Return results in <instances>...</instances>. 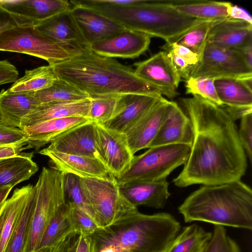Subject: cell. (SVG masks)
I'll return each instance as SVG.
<instances>
[{
	"instance_id": "18",
	"label": "cell",
	"mask_w": 252,
	"mask_h": 252,
	"mask_svg": "<svg viewBox=\"0 0 252 252\" xmlns=\"http://www.w3.org/2000/svg\"><path fill=\"white\" fill-rule=\"evenodd\" d=\"M39 153L49 158L51 168L64 174H72L80 178L105 179L111 176L103 163L96 158L64 154L45 148Z\"/></svg>"
},
{
	"instance_id": "49",
	"label": "cell",
	"mask_w": 252,
	"mask_h": 252,
	"mask_svg": "<svg viewBox=\"0 0 252 252\" xmlns=\"http://www.w3.org/2000/svg\"><path fill=\"white\" fill-rule=\"evenodd\" d=\"M16 26L10 14L0 5V34Z\"/></svg>"
},
{
	"instance_id": "42",
	"label": "cell",
	"mask_w": 252,
	"mask_h": 252,
	"mask_svg": "<svg viewBox=\"0 0 252 252\" xmlns=\"http://www.w3.org/2000/svg\"><path fill=\"white\" fill-rule=\"evenodd\" d=\"M238 134L241 144L252 163V112L241 117Z\"/></svg>"
},
{
	"instance_id": "24",
	"label": "cell",
	"mask_w": 252,
	"mask_h": 252,
	"mask_svg": "<svg viewBox=\"0 0 252 252\" xmlns=\"http://www.w3.org/2000/svg\"><path fill=\"white\" fill-rule=\"evenodd\" d=\"M90 121L83 117H71L49 120L25 127L27 141L36 149L51 143L74 127Z\"/></svg>"
},
{
	"instance_id": "6",
	"label": "cell",
	"mask_w": 252,
	"mask_h": 252,
	"mask_svg": "<svg viewBox=\"0 0 252 252\" xmlns=\"http://www.w3.org/2000/svg\"><path fill=\"white\" fill-rule=\"evenodd\" d=\"M80 183L89 207L105 232L130 224L142 216L123 194L114 177H80Z\"/></svg>"
},
{
	"instance_id": "46",
	"label": "cell",
	"mask_w": 252,
	"mask_h": 252,
	"mask_svg": "<svg viewBox=\"0 0 252 252\" xmlns=\"http://www.w3.org/2000/svg\"><path fill=\"white\" fill-rule=\"evenodd\" d=\"M16 66L7 60L0 61V85L14 83L18 78Z\"/></svg>"
},
{
	"instance_id": "54",
	"label": "cell",
	"mask_w": 252,
	"mask_h": 252,
	"mask_svg": "<svg viewBox=\"0 0 252 252\" xmlns=\"http://www.w3.org/2000/svg\"><path fill=\"white\" fill-rule=\"evenodd\" d=\"M49 251H36L34 252H48Z\"/></svg>"
},
{
	"instance_id": "19",
	"label": "cell",
	"mask_w": 252,
	"mask_h": 252,
	"mask_svg": "<svg viewBox=\"0 0 252 252\" xmlns=\"http://www.w3.org/2000/svg\"><path fill=\"white\" fill-rule=\"evenodd\" d=\"M135 74L144 81L173 93L181 81L166 51H160L148 59L134 64Z\"/></svg>"
},
{
	"instance_id": "14",
	"label": "cell",
	"mask_w": 252,
	"mask_h": 252,
	"mask_svg": "<svg viewBox=\"0 0 252 252\" xmlns=\"http://www.w3.org/2000/svg\"><path fill=\"white\" fill-rule=\"evenodd\" d=\"M214 84L221 107L234 121L252 112V78H219Z\"/></svg>"
},
{
	"instance_id": "15",
	"label": "cell",
	"mask_w": 252,
	"mask_h": 252,
	"mask_svg": "<svg viewBox=\"0 0 252 252\" xmlns=\"http://www.w3.org/2000/svg\"><path fill=\"white\" fill-rule=\"evenodd\" d=\"M150 42L151 37L148 34L126 29L91 45V49L96 55L105 58L134 59L148 49Z\"/></svg>"
},
{
	"instance_id": "40",
	"label": "cell",
	"mask_w": 252,
	"mask_h": 252,
	"mask_svg": "<svg viewBox=\"0 0 252 252\" xmlns=\"http://www.w3.org/2000/svg\"><path fill=\"white\" fill-rule=\"evenodd\" d=\"M214 80L210 78L190 77L186 80V93L198 95L222 106L216 91Z\"/></svg>"
},
{
	"instance_id": "32",
	"label": "cell",
	"mask_w": 252,
	"mask_h": 252,
	"mask_svg": "<svg viewBox=\"0 0 252 252\" xmlns=\"http://www.w3.org/2000/svg\"><path fill=\"white\" fill-rule=\"evenodd\" d=\"M212 233L193 224L184 227L165 252H203Z\"/></svg>"
},
{
	"instance_id": "45",
	"label": "cell",
	"mask_w": 252,
	"mask_h": 252,
	"mask_svg": "<svg viewBox=\"0 0 252 252\" xmlns=\"http://www.w3.org/2000/svg\"><path fill=\"white\" fill-rule=\"evenodd\" d=\"M72 245H69L66 252H98L96 240L92 236L78 235Z\"/></svg>"
},
{
	"instance_id": "5",
	"label": "cell",
	"mask_w": 252,
	"mask_h": 252,
	"mask_svg": "<svg viewBox=\"0 0 252 252\" xmlns=\"http://www.w3.org/2000/svg\"><path fill=\"white\" fill-rule=\"evenodd\" d=\"M116 231L104 232L98 252H165L181 229L171 214H143L141 218Z\"/></svg>"
},
{
	"instance_id": "10",
	"label": "cell",
	"mask_w": 252,
	"mask_h": 252,
	"mask_svg": "<svg viewBox=\"0 0 252 252\" xmlns=\"http://www.w3.org/2000/svg\"><path fill=\"white\" fill-rule=\"evenodd\" d=\"M190 77L250 78L252 68L238 50L207 43L198 63L192 68Z\"/></svg>"
},
{
	"instance_id": "48",
	"label": "cell",
	"mask_w": 252,
	"mask_h": 252,
	"mask_svg": "<svg viewBox=\"0 0 252 252\" xmlns=\"http://www.w3.org/2000/svg\"><path fill=\"white\" fill-rule=\"evenodd\" d=\"M30 148L32 147L27 141L13 145H0V159L17 156Z\"/></svg>"
},
{
	"instance_id": "37",
	"label": "cell",
	"mask_w": 252,
	"mask_h": 252,
	"mask_svg": "<svg viewBox=\"0 0 252 252\" xmlns=\"http://www.w3.org/2000/svg\"><path fill=\"white\" fill-rule=\"evenodd\" d=\"M217 21L201 22L185 32L174 43L187 47L200 58L207 44L210 30Z\"/></svg>"
},
{
	"instance_id": "16",
	"label": "cell",
	"mask_w": 252,
	"mask_h": 252,
	"mask_svg": "<svg viewBox=\"0 0 252 252\" xmlns=\"http://www.w3.org/2000/svg\"><path fill=\"white\" fill-rule=\"evenodd\" d=\"M169 101L162 96L125 134L131 153L149 148L162 124Z\"/></svg>"
},
{
	"instance_id": "31",
	"label": "cell",
	"mask_w": 252,
	"mask_h": 252,
	"mask_svg": "<svg viewBox=\"0 0 252 252\" xmlns=\"http://www.w3.org/2000/svg\"><path fill=\"white\" fill-rule=\"evenodd\" d=\"M40 105L51 103H70L89 99V95L76 87L57 77L54 84L45 89L33 92Z\"/></svg>"
},
{
	"instance_id": "12",
	"label": "cell",
	"mask_w": 252,
	"mask_h": 252,
	"mask_svg": "<svg viewBox=\"0 0 252 252\" xmlns=\"http://www.w3.org/2000/svg\"><path fill=\"white\" fill-rule=\"evenodd\" d=\"M0 5L10 14L17 26L22 27H36L72 7L67 0H0Z\"/></svg>"
},
{
	"instance_id": "44",
	"label": "cell",
	"mask_w": 252,
	"mask_h": 252,
	"mask_svg": "<svg viewBox=\"0 0 252 252\" xmlns=\"http://www.w3.org/2000/svg\"><path fill=\"white\" fill-rule=\"evenodd\" d=\"M161 48L166 52H171L184 60L190 66L193 67L199 61V56L187 47L173 43L163 45Z\"/></svg>"
},
{
	"instance_id": "38",
	"label": "cell",
	"mask_w": 252,
	"mask_h": 252,
	"mask_svg": "<svg viewBox=\"0 0 252 252\" xmlns=\"http://www.w3.org/2000/svg\"><path fill=\"white\" fill-rule=\"evenodd\" d=\"M66 206L76 235L93 236L97 232H105L101 226L73 203L67 202Z\"/></svg>"
},
{
	"instance_id": "43",
	"label": "cell",
	"mask_w": 252,
	"mask_h": 252,
	"mask_svg": "<svg viewBox=\"0 0 252 252\" xmlns=\"http://www.w3.org/2000/svg\"><path fill=\"white\" fill-rule=\"evenodd\" d=\"M26 141L25 133L22 129L8 126L0 119V145H13Z\"/></svg>"
},
{
	"instance_id": "23",
	"label": "cell",
	"mask_w": 252,
	"mask_h": 252,
	"mask_svg": "<svg viewBox=\"0 0 252 252\" xmlns=\"http://www.w3.org/2000/svg\"><path fill=\"white\" fill-rule=\"evenodd\" d=\"M167 180L134 182L119 186L121 191L134 206L162 209L170 196Z\"/></svg>"
},
{
	"instance_id": "13",
	"label": "cell",
	"mask_w": 252,
	"mask_h": 252,
	"mask_svg": "<svg viewBox=\"0 0 252 252\" xmlns=\"http://www.w3.org/2000/svg\"><path fill=\"white\" fill-rule=\"evenodd\" d=\"M36 28L66 51L71 57L91 50L70 10L44 21Z\"/></svg>"
},
{
	"instance_id": "27",
	"label": "cell",
	"mask_w": 252,
	"mask_h": 252,
	"mask_svg": "<svg viewBox=\"0 0 252 252\" xmlns=\"http://www.w3.org/2000/svg\"><path fill=\"white\" fill-rule=\"evenodd\" d=\"M161 95L130 94L124 95L122 110L103 125L125 133L156 103Z\"/></svg>"
},
{
	"instance_id": "21",
	"label": "cell",
	"mask_w": 252,
	"mask_h": 252,
	"mask_svg": "<svg viewBox=\"0 0 252 252\" xmlns=\"http://www.w3.org/2000/svg\"><path fill=\"white\" fill-rule=\"evenodd\" d=\"M94 136L95 124L90 121L69 130L51 142L45 149L64 154L99 158L95 149Z\"/></svg>"
},
{
	"instance_id": "47",
	"label": "cell",
	"mask_w": 252,
	"mask_h": 252,
	"mask_svg": "<svg viewBox=\"0 0 252 252\" xmlns=\"http://www.w3.org/2000/svg\"><path fill=\"white\" fill-rule=\"evenodd\" d=\"M172 64L180 76L186 80L190 77L192 66L184 60L171 52H166Z\"/></svg>"
},
{
	"instance_id": "51",
	"label": "cell",
	"mask_w": 252,
	"mask_h": 252,
	"mask_svg": "<svg viewBox=\"0 0 252 252\" xmlns=\"http://www.w3.org/2000/svg\"><path fill=\"white\" fill-rule=\"evenodd\" d=\"M73 236L74 235H69L64 236L53 246L48 252H66L70 243L71 239Z\"/></svg>"
},
{
	"instance_id": "33",
	"label": "cell",
	"mask_w": 252,
	"mask_h": 252,
	"mask_svg": "<svg viewBox=\"0 0 252 252\" xmlns=\"http://www.w3.org/2000/svg\"><path fill=\"white\" fill-rule=\"evenodd\" d=\"M57 79L50 65L26 70L8 89L11 93L36 92L51 86Z\"/></svg>"
},
{
	"instance_id": "30",
	"label": "cell",
	"mask_w": 252,
	"mask_h": 252,
	"mask_svg": "<svg viewBox=\"0 0 252 252\" xmlns=\"http://www.w3.org/2000/svg\"><path fill=\"white\" fill-rule=\"evenodd\" d=\"M170 4L181 14L203 21L228 17L232 5L229 2L206 0H170Z\"/></svg>"
},
{
	"instance_id": "20",
	"label": "cell",
	"mask_w": 252,
	"mask_h": 252,
	"mask_svg": "<svg viewBox=\"0 0 252 252\" xmlns=\"http://www.w3.org/2000/svg\"><path fill=\"white\" fill-rule=\"evenodd\" d=\"M71 6V13L82 34L90 46L126 29L114 20L92 9Z\"/></svg>"
},
{
	"instance_id": "35",
	"label": "cell",
	"mask_w": 252,
	"mask_h": 252,
	"mask_svg": "<svg viewBox=\"0 0 252 252\" xmlns=\"http://www.w3.org/2000/svg\"><path fill=\"white\" fill-rule=\"evenodd\" d=\"M88 118L95 123L104 125L122 109L124 95L91 96Z\"/></svg>"
},
{
	"instance_id": "3",
	"label": "cell",
	"mask_w": 252,
	"mask_h": 252,
	"mask_svg": "<svg viewBox=\"0 0 252 252\" xmlns=\"http://www.w3.org/2000/svg\"><path fill=\"white\" fill-rule=\"evenodd\" d=\"M186 223L203 221L252 229V190L240 180L202 185L179 206Z\"/></svg>"
},
{
	"instance_id": "39",
	"label": "cell",
	"mask_w": 252,
	"mask_h": 252,
	"mask_svg": "<svg viewBox=\"0 0 252 252\" xmlns=\"http://www.w3.org/2000/svg\"><path fill=\"white\" fill-rule=\"evenodd\" d=\"M63 187L66 199L67 198L68 200L67 202L73 203L101 226L84 197L80 186V177L72 174H64Z\"/></svg>"
},
{
	"instance_id": "25",
	"label": "cell",
	"mask_w": 252,
	"mask_h": 252,
	"mask_svg": "<svg viewBox=\"0 0 252 252\" xmlns=\"http://www.w3.org/2000/svg\"><path fill=\"white\" fill-rule=\"evenodd\" d=\"M40 105L33 92L0 93V119L8 126L20 128L23 120Z\"/></svg>"
},
{
	"instance_id": "9",
	"label": "cell",
	"mask_w": 252,
	"mask_h": 252,
	"mask_svg": "<svg viewBox=\"0 0 252 252\" xmlns=\"http://www.w3.org/2000/svg\"><path fill=\"white\" fill-rule=\"evenodd\" d=\"M0 51L38 57L50 65L71 58L66 51L34 27L16 26L0 33Z\"/></svg>"
},
{
	"instance_id": "52",
	"label": "cell",
	"mask_w": 252,
	"mask_h": 252,
	"mask_svg": "<svg viewBox=\"0 0 252 252\" xmlns=\"http://www.w3.org/2000/svg\"><path fill=\"white\" fill-rule=\"evenodd\" d=\"M248 65L252 68V43L237 50Z\"/></svg>"
},
{
	"instance_id": "29",
	"label": "cell",
	"mask_w": 252,
	"mask_h": 252,
	"mask_svg": "<svg viewBox=\"0 0 252 252\" xmlns=\"http://www.w3.org/2000/svg\"><path fill=\"white\" fill-rule=\"evenodd\" d=\"M32 153L0 159V187L12 186L27 180L38 170L32 158Z\"/></svg>"
},
{
	"instance_id": "7",
	"label": "cell",
	"mask_w": 252,
	"mask_h": 252,
	"mask_svg": "<svg viewBox=\"0 0 252 252\" xmlns=\"http://www.w3.org/2000/svg\"><path fill=\"white\" fill-rule=\"evenodd\" d=\"M64 173L43 167L36 185L35 199L31 217L25 252H34L50 221L66 204Z\"/></svg>"
},
{
	"instance_id": "11",
	"label": "cell",
	"mask_w": 252,
	"mask_h": 252,
	"mask_svg": "<svg viewBox=\"0 0 252 252\" xmlns=\"http://www.w3.org/2000/svg\"><path fill=\"white\" fill-rule=\"evenodd\" d=\"M95 124V146L99 158L110 176L118 179L129 168L134 155L125 133Z\"/></svg>"
},
{
	"instance_id": "26",
	"label": "cell",
	"mask_w": 252,
	"mask_h": 252,
	"mask_svg": "<svg viewBox=\"0 0 252 252\" xmlns=\"http://www.w3.org/2000/svg\"><path fill=\"white\" fill-rule=\"evenodd\" d=\"M34 191V186L31 185L16 189L0 210V252H5L18 219Z\"/></svg>"
},
{
	"instance_id": "1",
	"label": "cell",
	"mask_w": 252,
	"mask_h": 252,
	"mask_svg": "<svg viewBox=\"0 0 252 252\" xmlns=\"http://www.w3.org/2000/svg\"><path fill=\"white\" fill-rule=\"evenodd\" d=\"M181 102L191 122L193 138L189 157L173 180L175 185L185 188L240 180L247 160L235 121L222 107L198 95Z\"/></svg>"
},
{
	"instance_id": "34",
	"label": "cell",
	"mask_w": 252,
	"mask_h": 252,
	"mask_svg": "<svg viewBox=\"0 0 252 252\" xmlns=\"http://www.w3.org/2000/svg\"><path fill=\"white\" fill-rule=\"evenodd\" d=\"M69 235L76 234L69 217L66 203L49 223L35 251H49L63 238Z\"/></svg>"
},
{
	"instance_id": "2",
	"label": "cell",
	"mask_w": 252,
	"mask_h": 252,
	"mask_svg": "<svg viewBox=\"0 0 252 252\" xmlns=\"http://www.w3.org/2000/svg\"><path fill=\"white\" fill-rule=\"evenodd\" d=\"M56 76L88 94L90 97L139 94L165 95L173 93L138 77L130 66L91 50L50 65Z\"/></svg>"
},
{
	"instance_id": "4",
	"label": "cell",
	"mask_w": 252,
	"mask_h": 252,
	"mask_svg": "<svg viewBox=\"0 0 252 252\" xmlns=\"http://www.w3.org/2000/svg\"><path fill=\"white\" fill-rule=\"evenodd\" d=\"M92 9L119 23L126 29L164 39L171 44L188 30L203 20L184 15L170 4V0H143L126 6H80Z\"/></svg>"
},
{
	"instance_id": "53",
	"label": "cell",
	"mask_w": 252,
	"mask_h": 252,
	"mask_svg": "<svg viewBox=\"0 0 252 252\" xmlns=\"http://www.w3.org/2000/svg\"><path fill=\"white\" fill-rule=\"evenodd\" d=\"M13 188L12 186L0 187V210L7 200V197Z\"/></svg>"
},
{
	"instance_id": "28",
	"label": "cell",
	"mask_w": 252,
	"mask_h": 252,
	"mask_svg": "<svg viewBox=\"0 0 252 252\" xmlns=\"http://www.w3.org/2000/svg\"><path fill=\"white\" fill-rule=\"evenodd\" d=\"M89 107V99L75 102L43 104L23 120L20 128L55 119L71 117L88 118Z\"/></svg>"
},
{
	"instance_id": "22",
	"label": "cell",
	"mask_w": 252,
	"mask_h": 252,
	"mask_svg": "<svg viewBox=\"0 0 252 252\" xmlns=\"http://www.w3.org/2000/svg\"><path fill=\"white\" fill-rule=\"evenodd\" d=\"M207 43L239 49L252 43V25L229 17L217 20L210 30Z\"/></svg>"
},
{
	"instance_id": "41",
	"label": "cell",
	"mask_w": 252,
	"mask_h": 252,
	"mask_svg": "<svg viewBox=\"0 0 252 252\" xmlns=\"http://www.w3.org/2000/svg\"><path fill=\"white\" fill-rule=\"evenodd\" d=\"M203 252H240L237 243L226 233L224 226L214 225L212 237Z\"/></svg>"
},
{
	"instance_id": "8",
	"label": "cell",
	"mask_w": 252,
	"mask_h": 252,
	"mask_svg": "<svg viewBox=\"0 0 252 252\" xmlns=\"http://www.w3.org/2000/svg\"><path fill=\"white\" fill-rule=\"evenodd\" d=\"M190 146L170 144L148 148L144 153L134 156L128 169L116 179L119 186L141 182L166 179L179 166L184 165L190 153Z\"/></svg>"
},
{
	"instance_id": "50",
	"label": "cell",
	"mask_w": 252,
	"mask_h": 252,
	"mask_svg": "<svg viewBox=\"0 0 252 252\" xmlns=\"http://www.w3.org/2000/svg\"><path fill=\"white\" fill-rule=\"evenodd\" d=\"M228 17L242 20L252 25V18L249 12L237 5H232Z\"/></svg>"
},
{
	"instance_id": "17",
	"label": "cell",
	"mask_w": 252,
	"mask_h": 252,
	"mask_svg": "<svg viewBox=\"0 0 252 252\" xmlns=\"http://www.w3.org/2000/svg\"><path fill=\"white\" fill-rule=\"evenodd\" d=\"M193 138L191 122L178 104L169 101L165 118L148 148L170 144L191 146Z\"/></svg>"
},
{
	"instance_id": "36",
	"label": "cell",
	"mask_w": 252,
	"mask_h": 252,
	"mask_svg": "<svg viewBox=\"0 0 252 252\" xmlns=\"http://www.w3.org/2000/svg\"><path fill=\"white\" fill-rule=\"evenodd\" d=\"M35 199V189L23 210L11 235L4 252H25L31 217Z\"/></svg>"
}]
</instances>
